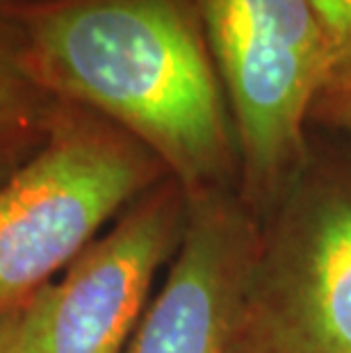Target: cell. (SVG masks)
Segmentation results:
<instances>
[{
    "instance_id": "ba28073f",
    "label": "cell",
    "mask_w": 351,
    "mask_h": 353,
    "mask_svg": "<svg viewBox=\"0 0 351 353\" xmlns=\"http://www.w3.org/2000/svg\"><path fill=\"white\" fill-rule=\"evenodd\" d=\"M308 3L326 37L333 78L351 73V0H308Z\"/></svg>"
},
{
    "instance_id": "5b68a950",
    "label": "cell",
    "mask_w": 351,
    "mask_h": 353,
    "mask_svg": "<svg viewBox=\"0 0 351 353\" xmlns=\"http://www.w3.org/2000/svg\"><path fill=\"white\" fill-rule=\"evenodd\" d=\"M188 223V192L174 178L130 203L64 276L28 301L21 353H121L174 260Z\"/></svg>"
},
{
    "instance_id": "7a4b0ae2",
    "label": "cell",
    "mask_w": 351,
    "mask_h": 353,
    "mask_svg": "<svg viewBox=\"0 0 351 353\" xmlns=\"http://www.w3.org/2000/svg\"><path fill=\"white\" fill-rule=\"evenodd\" d=\"M169 171L92 110L57 101L39 146L0 183V314L26 305Z\"/></svg>"
},
{
    "instance_id": "3957f363",
    "label": "cell",
    "mask_w": 351,
    "mask_h": 353,
    "mask_svg": "<svg viewBox=\"0 0 351 353\" xmlns=\"http://www.w3.org/2000/svg\"><path fill=\"white\" fill-rule=\"evenodd\" d=\"M235 353H351V134L310 128L260 219Z\"/></svg>"
},
{
    "instance_id": "8fae6325",
    "label": "cell",
    "mask_w": 351,
    "mask_h": 353,
    "mask_svg": "<svg viewBox=\"0 0 351 353\" xmlns=\"http://www.w3.org/2000/svg\"><path fill=\"white\" fill-rule=\"evenodd\" d=\"M43 139V137H41ZM39 139V141H41ZM39 141H32V144H19V146H7V148H0V183L12 174L14 169L19 167L26 157L39 146Z\"/></svg>"
},
{
    "instance_id": "9c48e42d",
    "label": "cell",
    "mask_w": 351,
    "mask_h": 353,
    "mask_svg": "<svg viewBox=\"0 0 351 353\" xmlns=\"http://www.w3.org/2000/svg\"><path fill=\"white\" fill-rule=\"evenodd\" d=\"M310 128L351 134V73L333 78L322 89L312 105Z\"/></svg>"
},
{
    "instance_id": "8992f818",
    "label": "cell",
    "mask_w": 351,
    "mask_h": 353,
    "mask_svg": "<svg viewBox=\"0 0 351 353\" xmlns=\"http://www.w3.org/2000/svg\"><path fill=\"white\" fill-rule=\"evenodd\" d=\"M258 230L237 192L188 196L183 242L121 353H235Z\"/></svg>"
},
{
    "instance_id": "30bf717a",
    "label": "cell",
    "mask_w": 351,
    "mask_h": 353,
    "mask_svg": "<svg viewBox=\"0 0 351 353\" xmlns=\"http://www.w3.org/2000/svg\"><path fill=\"white\" fill-rule=\"evenodd\" d=\"M28 333V303L0 314V353H21Z\"/></svg>"
},
{
    "instance_id": "6da1fadb",
    "label": "cell",
    "mask_w": 351,
    "mask_h": 353,
    "mask_svg": "<svg viewBox=\"0 0 351 353\" xmlns=\"http://www.w3.org/2000/svg\"><path fill=\"white\" fill-rule=\"evenodd\" d=\"M0 21L43 92L123 128L188 196L237 192V132L194 0H0Z\"/></svg>"
},
{
    "instance_id": "277c9868",
    "label": "cell",
    "mask_w": 351,
    "mask_h": 353,
    "mask_svg": "<svg viewBox=\"0 0 351 353\" xmlns=\"http://www.w3.org/2000/svg\"><path fill=\"white\" fill-rule=\"evenodd\" d=\"M240 146L237 196L265 219L301 167L310 112L333 78L308 0H194Z\"/></svg>"
},
{
    "instance_id": "52a82bcc",
    "label": "cell",
    "mask_w": 351,
    "mask_h": 353,
    "mask_svg": "<svg viewBox=\"0 0 351 353\" xmlns=\"http://www.w3.org/2000/svg\"><path fill=\"white\" fill-rule=\"evenodd\" d=\"M55 103L30 78L17 41L0 21V148L39 141Z\"/></svg>"
}]
</instances>
